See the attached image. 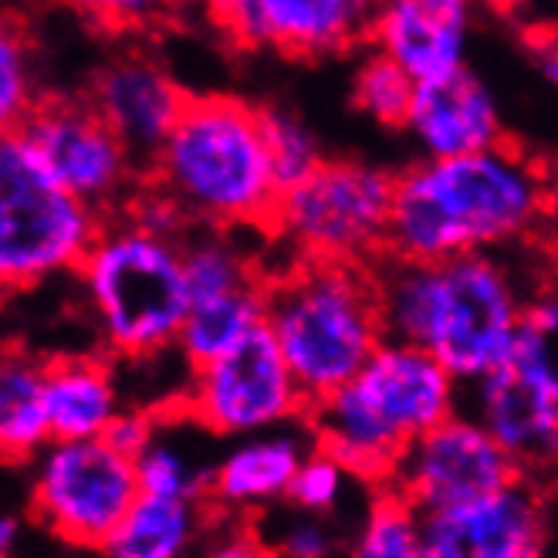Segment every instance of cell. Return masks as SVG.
<instances>
[{"instance_id": "5", "label": "cell", "mask_w": 558, "mask_h": 558, "mask_svg": "<svg viewBox=\"0 0 558 558\" xmlns=\"http://www.w3.org/2000/svg\"><path fill=\"white\" fill-rule=\"evenodd\" d=\"M268 332L312 410L349 386L389 339L376 271L302 260L268 288Z\"/></svg>"}, {"instance_id": "23", "label": "cell", "mask_w": 558, "mask_h": 558, "mask_svg": "<svg viewBox=\"0 0 558 558\" xmlns=\"http://www.w3.org/2000/svg\"><path fill=\"white\" fill-rule=\"evenodd\" d=\"M45 403V363L11 352L0 366V447L8 461H35L51 444Z\"/></svg>"}, {"instance_id": "33", "label": "cell", "mask_w": 558, "mask_h": 558, "mask_svg": "<svg viewBox=\"0 0 558 558\" xmlns=\"http://www.w3.org/2000/svg\"><path fill=\"white\" fill-rule=\"evenodd\" d=\"M201 558H275V551L268 548L265 538H260V532L234 529V532L214 538Z\"/></svg>"}, {"instance_id": "21", "label": "cell", "mask_w": 558, "mask_h": 558, "mask_svg": "<svg viewBox=\"0 0 558 558\" xmlns=\"http://www.w3.org/2000/svg\"><path fill=\"white\" fill-rule=\"evenodd\" d=\"M207 437L214 434L204 430L190 413H173L167 420L156 416V430L149 444L133 461L143 495L196 501V505L210 498V484L220 457H210L204 450Z\"/></svg>"}, {"instance_id": "1", "label": "cell", "mask_w": 558, "mask_h": 558, "mask_svg": "<svg viewBox=\"0 0 558 558\" xmlns=\"http://www.w3.org/2000/svg\"><path fill=\"white\" fill-rule=\"evenodd\" d=\"M376 284L386 336L430 352L461 386L511 363L529 299L501 257L461 254L437 265L389 257Z\"/></svg>"}, {"instance_id": "15", "label": "cell", "mask_w": 558, "mask_h": 558, "mask_svg": "<svg viewBox=\"0 0 558 558\" xmlns=\"http://www.w3.org/2000/svg\"><path fill=\"white\" fill-rule=\"evenodd\" d=\"M88 106L102 119L136 162H156L170 143L190 98L180 85L146 58H119L92 82Z\"/></svg>"}, {"instance_id": "7", "label": "cell", "mask_w": 558, "mask_h": 558, "mask_svg": "<svg viewBox=\"0 0 558 558\" xmlns=\"http://www.w3.org/2000/svg\"><path fill=\"white\" fill-rule=\"evenodd\" d=\"M102 238L95 207L58 186L17 133L0 143V278L35 288L78 271Z\"/></svg>"}, {"instance_id": "20", "label": "cell", "mask_w": 558, "mask_h": 558, "mask_svg": "<svg viewBox=\"0 0 558 558\" xmlns=\"http://www.w3.org/2000/svg\"><path fill=\"white\" fill-rule=\"evenodd\" d=\"M45 403L54 440H106L125 413L112 369L95 355H58L45 363Z\"/></svg>"}, {"instance_id": "14", "label": "cell", "mask_w": 558, "mask_h": 558, "mask_svg": "<svg viewBox=\"0 0 558 558\" xmlns=\"http://www.w3.org/2000/svg\"><path fill=\"white\" fill-rule=\"evenodd\" d=\"M426 558H545V511L532 484L420 514Z\"/></svg>"}, {"instance_id": "6", "label": "cell", "mask_w": 558, "mask_h": 558, "mask_svg": "<svg viewBox=\"0 0 558 558\" xmlns=\"http://www.w3.org/2000/svg\"><path fill=\"white\" fill-rule=\"evenodd\" d=\"M98 336L125 359L177 352L190 315L183 244L125 220L102 231L78 268Z\"/></svg>"}, {"instance_id": "28", "label": "cell", "mask_w": 558, "mask_h": 558, "mask_svg": "<svg viewBox=\"0 0 558 558\" xmlns=\"http://www.w3.org/2000/svg\"><path fill=\"white\" fill-rule=\"evenodd\" d=\"M260 119H265L268 156H271V170H275L281 193L305 183L328 162L322 156L318 136L305 125L302 116H294L284 106H268V109H260Z\"/></svg>"}, {"instance_id": "8", "label": "cell", "mask_w": 558, "mask_h": 558, "mask_svg": "<svg viewBox=\"0 0 558 558\" xmlns=\"http://www.w3.org/2000/svg\"><path fill=\"white\" fill-rule=\"evenodd\" d=\"M397 177L359 159H328L325 167L281 193L275 231L302 260L363 265L389 241Z\"/></svg>"}, {"instance_id": "32", "label": "cell", "mask_w": 558, "mask_h": 558, "mask_svg": "<svg viewBox=\"0 0 558 558\" xmlns=\"http://www.w3.org/2000/svg\"><path fill=\"white\" fill-rule=\"evenodd\" d=\"M153 430H156V416H153L149 410H133V407H125V413L112 423V430L106 434V440H109L119 453L133 457V461H136V457L143 453V447L149 444Z\"/></svg>"}, {"instance_id": "27", "label": "cell", "mask_w": 558, "mask_h": 558, "mask_svg": "<svg viewBox=\"0 0 558 558\" xmlns=\"http://www.w3.org/2000/svg\"><path fill=\"white\" fill-rule=\"evenodd\" d=\"M416 82L376 48L352 72V106L379 125H403L413 112Z\"/></svg>"}, {"instance_id": "30", "label": "cell", "mask_w": 558, "mask_h": 558, "mask_svg": "<svg viewBox=\"0 0 558 558\" xmlns=\"http://www.w3.org/2000/svg\"><path fill=\"white\" fill-rule=\"evenodd\" d=\"M38 106L31 102V61H27V45L11 27L0 35V119H4L8 133L31 119Z\"/></svg>"}, {"instance_id": "9", "label": "cell", "mask_w": 558, "mask_h": 558, "mask_svg": "<svg viewBox=\"0 0 558 558\" xmlns=\"http://www.w3.org/2000/svg\"><path fill=\"white\" fill-rule=\"evenodd\" d=\"M27 495L31 511L54 538L106 548L143 490L133 457L109 440H51L31 461Z\"/></svg>"}, {"instance_id": "2", "label": "cell", "mask_w": 558, "mask_h": 558, "mask_svg": "<svg viewBox=\"0 0 558 558\" xmlns=\"http://www.w3.org/2000/svg\"><path fill=\"white\" fill-rule=\"evenodd\" d=\"M545 170L514 146L457 159H420L397 177L389 257L437 265L490 254L542 223Z\"/></svg>"}, {"instance_id": "18", "label": "cell", "mask_w": 558, "mask_h": 558, "mask_svg": "<svg viewBox=\"0 0 558 558\" xmlns=\"http://www.w3.org/2000/svg\"><path fill=\"white\" fill-rule=\"evenodd\" d=\"M315 447L318 444L308 416L268 434L231 440L217 461L210 501L234 514L265 511L278 501H288V490Z\"/></svg>"}, {"instance_id": "16", "label": "cell", "mask_w": 558, "mask_h": 558, "mask_svg": "<svg viewBox=\"0 0 558 558\" xmlns=\"http://www.w3.org/2000/svg\"><path fill=\"white\" fill-rule=\"evenodd\" d=\"M471 8L461 0H392L373 14L369 41L416 82L430 85L464 72Z\"/></svg>"}, {"instance_id": "3", "label": "cell", "mask_w": 558, "mask_h": 558, "mask_svg": "<svg viewBox=\"0 0 558 558\" xmlns=\"http://www.w3.org/2000/svg\"><path fill=\"white\" fill-rule=\"evenodd\" d=\"M457 413L461 383L430 352L386 339L349 386L308 410V426L352 477L386 487L403 450Z\"/></svg>"}, {"instance_id": "17", "label": "cell", "mask_w": 558, "mask_h": 558, "mask_svg": "<svg viewBox=\"0 0 558 558\" xmlns=\"http://www.w3.org/2000/svg\"><path fill=\"white\" fill-rule=\"evenodd\" d=\"M407 133L423 159H457L505 146L498 98L471 69L420 85Z\"/></svg>"}, {"instance_id": "13", "label": "cell", "mask_w": 558, "mask_h": 558, "mask_svg": "<svg viewBox=\"0 0 558 558\" xmlns=\"http://www.w3.org/2000/svg\"><path fill=\"white\" fill-rule=\"evenodd\" d=\"M373 14L359 0H231L214 11L231 41L299 58L336 54L369 38Z\"/></svg>"}, {"instance_id": "19", "label": "cell", "mask_w": 558, "mask_h": 558, "mask_svg": "<svg viewBox=\"0 0 558 558\" xmlns=\"http://www.w3.org/2000/svg\"><path fill=\"white\" fill-rule=\"evenodd\" d=\"M471 389V416L484 423L524 471H558V397L514 376L508 366Z\"/></svg>"}, {"instance_id": "24", "label": "cell", "mask_w": 558, "mask_h": 558, "mask_svg": "<svg viewBox=\"0 0 558 558\" xmlns=\"http://www.w3.org/2000/svg\"><path fill=\"white\" fill-rule=\"evenodd\" d=\"M201 505L140 495L106 542V558H183L201 535Z\"/></svg>"}, {"instance_id": "29", "label": "cell", "mask_w": 558, "mask_h": 558, "mask_svg": "<svg viewBox=\"0 0 558 558\" xmlns=\"http://www.w3.org/2000/svg\"><path fill=\"white\" fill-rule=\"evenodd\" d=\"M349 481H352V474L336 461V457L315 447L288 490V508L305 511V514H322V518L332 514L345 495Z\"/></svg>"}, {"instance_id": "35", "label": "cell", "mask_w": 558, "mask_h": 558, "mask_svg": "<svg viewBox=\"0 0 558 558\" xmlns=\"http://www.w3.org/2000/svg\"><path fill=\"white\" fill-rule=\"evenodd\" d=\"M542 231L558 247V162L545 170V196H542Z\"/></svg>"}, {"instance_id": "36", "label": "cell", "mask_w": 558, "mask_h": 558, "mask_svg": "<svg viewBox=\"0 0 558 558\" xmlns=\"http://www.w3.org/2000/svg\"><path fill=\"white\" fill-rule=\"evenodd\" d=\"M21 535V521L17 514H4L0 518V555L11 558V548H14V538Z\"/></svg>"}, {"instance_id": "4", "label": "cell", "mask_w": 558, "mask_h": 558, "mask_svg": "<svg viewBox=\"0 0 558 558\" xmlns=\"http://www.w3.org/2000/svg\"><path fill=\"white\" fill-rule=\"evenodd\" d=\"M159 193L214 227H271L281 190L260 109L234 95H201L153 162Z\"/></svg>"}, {"instance_id": "11", "label": "cell", "mask_w": 558, "mask_h": 558, "mask_svg": "<svg viewBox=\"0 0 558 558\" xmlns=\"http://www.w3.org/2000/svg\"><path fill=\"white\" fill-rule=\"evenodd\" d=\"M518 481L521 468L484 430V423L471 413H457L403 450L383 490H392L420 514H430L490 498Z\"/></svg>"}, {"instance_id": "25", "label": "cell", "mask_w": 558, "mask_h": 558, "mask_svg": "<svg viewBox=\"0 0 558 558\" xmlns=\"http://www.w3.org/2000/svg\"><path fill=\"white\" fill-rule=\"evenodd\" d=\"M508 369L558 397V284L529 299Z\"/></svg>"}, {"instance_id": "26", "label": "cell", "mask_w": 558, "mask_h": 558, "mask_svg": "<svg viewBox=\"0 0 558 558\" xmlns=\"http://www.w3.org/2000/svg\"><path fill=\"white\" fill-rule=\"evenodd\" d=\"M345 558H426L420 538V511L392 490H383L352 535Z\"/></svg>"}, {"instance_id": "10", "label": "cell", "mask_w": 558, "mask_h": 558, "mask_svg": "<svg viewBox=\"0 0 558 558\" xmlns=\"http://www.w3.org/2000/svg\"><path fill=\"white\" fill-rule=\"evenodd\" d=\"M180 410L214 437L244 440L305 420L308 400L265 325L234 352L190 369Z\"/></svg>"}, {"instance_id": "22", "label": "cell", "mask_w": 558, "mask_h": 558, "mask_svg": "<svg viewBox=\"0 0 558 558\" xmlns=\"http://www.w3.org/2000/svg\"><path fill=\"white\" fill-rule=\"evenodd\" d=\"M268 325V288L265 281L210 294V299L190 302V315L183 322L177 352L186 359V366H207L214 359L234 352L254 332Z\"/></svg>"}, {"instance_id": "34", "label": "cell", "mask_w": 558, "mask_h": 558, "mask_svg": "<svg viewBox=\"0 0 558 558\" xmlns=\"http://www.w3.org/2000/svg\"><path fill=\"white\" fill-rule=\"evenodd\" d=\"M529 48L542 78L558 88V31H538V35L529 38Z\"/></svg>"}, {"instance_id": "31", "label": "cell", "mask_w": 558, "mask_h": 558, "mask_svg": "<svg viewBox=\"0 0 558 558\" xmlns=\"http://www.w3.org/2000/svg\"><path fill=\"white\" fill-rule=\"evenodd\" d=\"M275 558H332L339 551V535L322 514H305L288 508L271 535H260Z\"/></svg>"}, {"instance_id": "12", "label": "cell", "mask_w": 558, "mask_h": 558, "mask_svg": "<svg viewBox=\"0 0 558 558\" xmlns=\"http://www.w3.org/2000/svg\"><path fill=\"white\" fill-rule=\"evenodd\" d=\"M41 170L88 207L122 193L136 159L88 102H45L17 129Z\"/></svg>"}]
</instances>
